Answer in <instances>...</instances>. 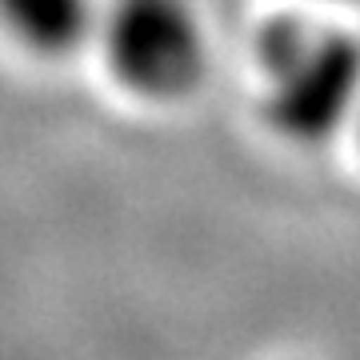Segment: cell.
I'll return each instance as SVG.
<instances>
[{
  "label": "cell",
  "mask_w": 360,
  "mask_h": 360,
  "mask_svg": "<svg viewBox=\"0 0 360 360\" xmlns=\"http://www.w3.org/2000/svg\"><path fill=\"white\" fill-rule=\"evenodd\" d=\"M0 28L40 60H65L101 28L96 0H0Z\"/></svg>",
  "instance_id": "cell-3"
},
{
  "label": "cell",
  "mask_w": 360,
  "mask_h": 360,
  "mask_svg": "<svg viewBox=\"0 0 360 360\" xmlns=\"http://www.w3.org/2000/svg\"><path fill=\"white\" fill-rule=\"evenodd\" d=\"M260 116L288 144L316 148L352 129L360 108V40L309 16L269 20L257 37Z\"/></svg>",
  "instance_id": "cell-1"
},
{
  "label": "cell",
  "mask_w": 360,
  "mask_h": 360,
  "mask_svg": "<svg viewBox=\"0 0 360 360\" xmlns=\"http://www.w3.org/2000/svg\"><path fill=\"white\" fill-rule=\"evenodd\" d=\"M108 77L144 104L188 101L208 77V28L193 0H108L101 13Z\"/></svg>",
  "instance_id": "cell-2"
},
{
  "label": "cell",
  "mask_w": 360,
  "mask_h": 360,
  "mask_svg": "<svg viewBox=\"0 0 360 360\" xmlns=\"http://www.w3.org/2000/svg\"><path fill=\"white\" fill-rule=\"evenodd\" d=\"M352 132H356V144H360V108H356V120H352Z\"/></svg>",
  "instance_id": "cell-4"
}]
</instances>
